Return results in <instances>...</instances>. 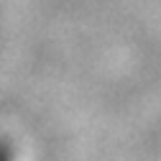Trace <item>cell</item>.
<instances>
[{"label":"cell","mask_w":161,"mask_h":161,"mask_svg":"<svg viewBox=\"0 0 161 161\" xmlns=\"http://www.w3.org/2000/svg\"><path fill=\"white\" fill-rule=\"evenodd\" d=\"M0 161H13L10 148H8V146H3V143H0Z\"/></svg>","instance_id":"6da1fadb"}]
</instances>
